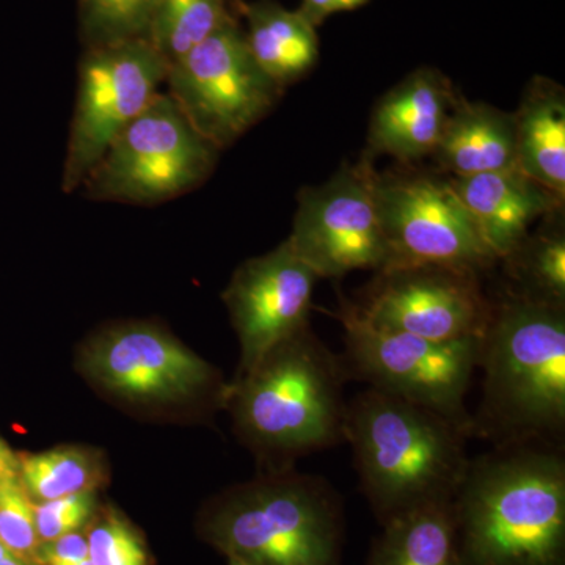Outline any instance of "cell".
Here are the masks:
<instances>
[{
	"label": "cell",
	"instance_id": "cell-15",
	"mask_svg": "<svg viewBox=\"0 0 565 565\" xmlns=\"http://www.w3.org/2000/svg\"><path fill=\"white\" fill-rule=\"evenodd\" d=\"M456 103L444 74L433 68L415 71L375 107L370 126L371 151L401 162L434 154Z\"/></svg>",
	"mask_w": 565,
	"mask_h": 565
},
{
	"label": "cell",
	"instance_id": "cell-5",
	"mask_svg": "<svg viewBox=\"0 0 565 565\" xmlns=\"http://www.w3.org/2000/svg\"><path fill=\"white\" fill-rule=\"evenodd\" d=\"M344 504L323 476L275 471L218 498L207 539L250 565H343Z\"/></svg>",
	"mask_w": 565,
	"mask_h": 565
},
{
	"label": "cell",
	"instance_id": "cell-10",
	"mask_svg": "<svg viewBox=\"0 0 565 565\" xmlns=\"http://www.w3.org/2000/svg\"><path fill=\"white\" fill-rule=\"evenodd\" d=\"M375 199L388 245L386 269L435 266L479 275L497 263L451 181L377 174Z\"/></svg>",
	"mask_w": 565,
	"mask_h": 565
},
{
	"label": "cell",
	"instance_id": "cell-2",
	"mask_svg": "<svg viewBox=\"0 0 565 565\" xmlns=\"http://www.w3.org/2000/svg\"><path fill=\"white\" fill-rule=\"evenodd\" d=\"M482 397L471 438L493 446L565 438V307L509 292L479 344Z\"/></svg>",
	"mask_w": 565,
	"mask_h": 565
},
{
	"label": "cell",
	"instance_id": "cell-8",
	"mask_svg": "<svg viewBox=\"0 0 565 565\" xmlns=\"http://www.w3.org/2000/svg\"><path fill=\"white\" fill-rule=\"evenodd\" d=\"M166 84L193 128L218 150L258 125L282 92L253 58L234 18L173 62Z\"/></svg>",
	"mask_w": 565,
	"mask_h": 565
},
{
	"label": "cell",
	"instance_id": "cell-23",
	"mask_svg": "<svg viewBox=\"0 0 565 565\" xmlns=\"http://www.w3.org/2000/svg\"><path fill=\"white\" fill-rule=\"evenodd\" d=\"M504 262L512 267L520 285L512 292L565 307L564 233H542L526 237Z\"/></svg>",
	"mask_w": 565,
	"mask_h": 565
},
{
	"label": "cell",
	"instance_id": "cell-16",
	"mask_svg": "<svg viewBox=\"0 0 565 565\" xmlns=\"http://www.w3.org/2000/svg\"><path fill=\"white\" fill-rule=\"evenodd\" d=\"M449 181L497 262L526 239L539 217L564 203L519 169Z\"/></svg>",
	"mask_w": 565,
	"mask_h": 565
},
{
	"label": "cell",
	"instance_id": "cell-29",
	"mask_svg": "<svg viewBox=\"0 0 565 565\" xmlns=\"http://www.w3.org/2000/svg\"><path fill=\"white\" fill-rule=\"evenodd\" d=\"M366 2L370 0H302L299 11L315 28H318L332 14L359 9Z\"/></svg>",
	"mask_w": 565,
	"mask_h": 565
},
{
	"label": "cell",
	"instance_id": "cell-1",
	"mask_svg": "<svg viewBox=\"0 0 565 565\" xmlns=\"http://www.w3.org/2000/svg\"><path fill=\"white\" fill-rule=\"evenodd\" d=\"M564 452L519 444L470 459L452 498L462 565H565Z\"/></svg>",
	"mask_w": 565,
	"mask_h": 565
},
{
	"label": "cell",
	"instance_id": "cell-26",
	"mask_svg": "<svg viewBox=\"0 0 565 565\" xmlns=\"http://www.w3.org/2000/svg\"><path fill=\"white\" fill-rule=\"evenodd\" d=\"M87 542L93 565H148L147 548L140 535L115 512L93 526Z\"/></svg>",
	"mask_w": 565,
	"mask_h": 565
},
{
	"label": "cell",
	"instance_id": "cell-27",
	"mask_svg": "<svg viewBox=\"0 0 565 565\" xmlns=\"http://www.w3.org/2000/svg\"><path fill=\"white\" fill-rule=\"evenodd\" d=\"M95 505V492L35 503V527L40 541L51 542L62 535L77 533L90 520Z\"/></svg>",
	"mask_w": 565,
	"mask_h": 565
},
{
	"label": "cell",
	"instance_id": "cell-32",
	"mask_svg": "<svg viewBox=\"0 0 565 565\" xmlns=\"http://www.w3.org/2000/svg\"><path fill=\"white\" fill-rule=\"evenodd\" d=\"M58 565H93L90 557H85V559L76 561V563H66Z\"/></svg>",
	"mask_w": 565,
	"mask_h": 565
},
{
	"label": "cell",
	"instance_id": "cell-13",
	"mask_svg": "<svg viewBox=\"0 0 565 565\" xmlns=\"http://www.w3.org/2000/svg\"><path fill=\"white\" fill-rule=\"evenodd\" d=\"M478 274L435 266L382 270L362 303H352L375 329L449 343L484 337L492 315Z\"/></svg>",
	"mask_w": 565,
	"mask_h": 565
},
{
	"label": "cell",
	"instance_id": "cell-25",
	"mask_svg": "<svg viewBox=\"0 0 565 565\" xmlns=\"http://www.w3.org/2000/svg\"><path fill=\"white\" fill-rule=\"evenodd\" d=\"M0 541L24 563L39 561L41 541L35 527V503L20 476L0 481Z\"/></svg>",
	"mask_w": 565,
	"mask_h": 565
},
{
	"label": "cell",
	"instance_id": "cell-9",
	"mask_svg": "<svg viewBox=\"0 0 565 565\" xmlns=\"http://www.w3.org/2000/svg\"><path fill=\"white\" fill-rule=\"evenodd\" d=\"M169 65L147 39L87 47L62 173L65 193L82 188L111 141L150 106Z\"/></svg>",
	"mask_w": 565,
	"mask_h": 565
},
{
	"label": "cell",
	"instance_id": "cell-20",
	"mask_svg": "<svg viewBox=\"0 0 565 565\" xmlns=\"http://www.w3.org/2000/svg\"><path fill=\"white\" fill-rule=\"evenodd\" d=\"M382 527L367 565H462L452 501L404 512Z\"/></svg>",
	"mask_w": 565,
	"mask_h": 565
},
{
	"label": "cell",
	"instance_id": "cell-18",
	"mask_svg": "<svg viewBox=\"0 0 565 565\" xmlns=\"http://www.w3.org/2000/svg\"><path fill=\"white\" fill-rule=\"evenodd\" d=\"M516 167L565 199V98L559 85L535 79L514 114Z\"/></svg>",
	"mask_w": 565,
	"mask_h": 565
},
{
	"label": "cell",
	"instance_id": "cell-6",
	"mask_svg": "<svg viewBox=\"0 0 565 565\" xmlns=\"http://www.w3.org/2000/svg\"><path fill=\"white\" fill-rule=\"evenodd\" d=\"M218 151L193 128L172 96L159 92L115 137L82 188L98 202H170L210 178Z\"/></svg>",
	"mask_w": 565,
	"mask_h": 565
},
{
	"label": "cell",
	"instance_id": "cell-28",
	"mask_svg": "<svg viewBox=\"0 0 565 565\" xmlns=\"http://www.w3.org/2000/svg\"><path fill=\"white\" fill-rule=\"evenodd\" d=\"M85 557H88V542L79 533L62 535L40 546L39 561L46 565L76 563Z\"/></svg>",
	"mask_w": 565,
	"mask_h": 565
},
{
	"label": "cell",
	"instance_id": "cell-30",
	"mask_svg": "<svg viewBox=\"0 0 565 565\" xmlns=\"http://www.w3.org/2000/svg\"><path fill=\"white\" fill-rule=\"evenodd\" d=\"M20 476V456L0 438V481Z\"/></svg>",
	"mask_w": 565,
	"mask_h": 565
},
{
	"label": "cell",
	"instance_id": "cell-3",
	"mask_svg": "<svg viewBox=\"0 0 565 565\" xmlns=\"http://www.w3.org/2000/svg\"><path fill=\"white\" fill-rule=\"evenodd\" d=\"M470 434L445 416L370 388L345 407L344 441L379 522L452 501L471 457Z\"/></svg>",
	"mask_w": 565,
	"mask_h": 565
},
{
	"label": "cell",
	"instance_id": "cell-11",
	"mask_svg": "<svg viewBox=\"0 0 565 565\" xmlns=\"http://www.w3.org/2000/svg\"><path fill=\"white\" fill-rule=\"evenodd\" d=\"M375 178L367 162L343 166L326 184L300 193L286 243L319 278L388 267Z\"/></svg>",
	"mask_w": 565,
	"mask_h": 565
},
{
	"label": "cell",
	"instance_id": "cell-14",
	"mask_svg": "<svg viewBox=\"0 0 565 565\" xmlns=\"http://www.w3.org/2000/svg\"><path fill=\"white\" fill-rule=\"evenodd\" d=\"M318 275L282 243L237 267L223 302L241 344L239 375L310 326Z\"/></svg>",
	"mask_w": 565,
	"mask_h": 565
},
{
	"label": "cell",
	"instance_id": "cell-7",
	"mask_svg": "<svg viewBox=\"0 0 565 565\" xmlns=\"http://www.w3.org/2000/svg\"><path fill=\"white\" fill-rule=\"evenodd\" d=\"M344 329L343 360L348 379L401 397L463 427L471 437V414L465 405L478 371L481 338L424 340L414 334L375 329L351 302L337 311Z\"/></svg>",
	"mask_w": 565,
	"mask_h": 565
},
{
	"label": "cell",
	"instance_id": "cell-24",
	"mask_svg": "<svg viewBox=\"0 0 565 565\" xmlns=\"http://www.w3.org/2000/svg\"><path fill=\"white\" fill-rule=\"evenodd\" d=\"M154 0H79L82 40L87 47L147 39Z\"/></svg>",
	"mask_w": 565,
	"mask_h": 565
},
{
	"label": "cell",
	"instance_id": "cell-4",
	"mask_svg": "<svg viewBox=\"0 0 565 565\" xmlns=\"http://www.w3.org/2000/svg\"><path fill=\"white\" fill-rule=\"evenodd\" d=\"M348 381L341 356L307 326L237 375L225 404L244 440L289 470L299 457L343 444Z\"/></svg>",
	"mask_w": 565,
	"mask_h": 565
},
{
	"label": "cell",
	"instance_id": "cell-22",
	"mask_svg": "<svg viewBox=\"0 0 565 565\" xmlns=\"http://www.w3.org/2000/svg\"><path fill=\"white\" fill-rule=\"evenodd\" d=\"M104 479L106 467L102 456L92 449L65 446L40 455L20 456V481L39 503L95 492Z\"/></svg>",
	"mask_w": 565,
	"mask_h": 565
},
{
	"label": "cell",
	"instance_id": "cell-21",
	"mask_svg": "<svg viewBox=\"0 0 565 565\" xmlns=\"http://www.w3.org/2000/svg\"><path fill=\"white\" fill-rule=\"evenodd\" d=\"M230 20L228 0H154L147 40L170 66Z\"/></svg>",
	"mask_w": 565,
	"mask_h": 565
},
{
	"label": "cell",
	"instance_id": "cell-31",
	"mask_svg": "<svg viewBox=\"0 0 565 565\" xmlns=\"http://www.w3.org/2000/svg\"><path fill=\"white\" fill-rule=\"evenodd\" d=\"M0 565H29L10 552L9 546L0 541Z\"/></svg>",
	"mask_w": 565,
	"mask_h": 565
},
{
	"label": "cell",
	"instance_id": "cell-17",
	"mask_svg": "<svg viewBox=\"0 0 565 565\" xmlns=\"http://www.w3.org/2000/svg\"><path fill=\"white\" fill-rule=\"evenodd\" d=\"M456 180L516 167L514 114L482 103H456L434 152Z\"/></svg>",
	"mask_w": 565,
	"mask_h": 565
},
{
	"label": "cell",
	"instance_id": "cell-19",
	"mask_svg": "<svg viewBox=\"0 0 565 565\" xmlns=\"http://www.w3.org/2000/svg\"><path fill=\"white\" fill-rule=\"evenodd\" d=\"M248 50L259 68L285 88L310 73L319 58L316 28L299 10H288L274 0L241 6Z\"/></svg>",
	"mask_w": 565,
	"mask_h": 565
},
{
	"label": "cell",
	"instance_id": "cell-33",
	"mask_svg": "<svg viewBox=\"0 0 565 565\" xmlns=\"http://www.w3.org/2000/svg\"><path fill=\"white\" fill-rule=\"evenodd\" d=\"M230 557V565H250L248 563H245V561L239 559V557L236 556H228Z\"/></svg>",
	"mask_w": 565,
	"mask_h": 565
},
{
	"label": "cell",
	"instance_id": "cell-12",
	"mask_svg": "<svg viewBox=\"0 0 565 565\" xmlns=\"http://www.w3.org/2000/svg\"><path fill=\"white\" fill-rule=\"evenodd\" d=\"M81 366L107 392L140 403H225L226 388L210 363L177 338L145 322L109 327L82 349Z\"/></svg>",
	"mask_w": 565,
	"mask_h": 565
}]
</instances>
